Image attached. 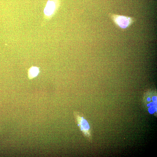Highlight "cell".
I'll return each mask as SVG.
<instances>
[{
    "instance_id": "cell-5",
    "label": "cell",
    "mask_w": 157,
    "mask_h": 157,
    "mask_svg": "<svg viewBox=\"0 0 157 157\" xmlns=\"http://www.w3.org/2000/svg\"><path fill=\"white\" fill-rule=\"evenodd\" d=\"M156 111L155 108L152 106H151L149 108V111L151 114H153Z\"/></svg>"
},
{
    "instance_id": "cell-3",
    "label": "cell",
    "mask_w": 157,
    "mask_h": 157,
    "mask_svg": "<svg viewBox=\"0 0 157 157\" xmlns=\"http://www.w3.org/2000/svg\"><path fill=\"white\" fill-rule=\"evenodd\" d=\"M56 8L55 3L53 1H49L44 9L45 14L47 16H50L54 12Z\"/></svg>"
},
{
    "instance_id": "cell-2",
    "label": "cell",
    "mask_w": 157,
    "mask_h": 157,
    "mask_svg": "<svg viewBox=\"0 0 157 157\" xmlns=\"http://www.w3.org/2000/svg\"><path fill=\"white\" fill-rule=\"evenodd\" d=\"M112 17L116 24L122 28H126L133 22L132 19L129 17L115 15Z\"/></svg>"
},
{
    "instance_id": "cell-8",
    "label": "cell",
    "mask_w": 157,
    "mask_h": 157,
    "mask_svg": "<svg viewBox=\"0 0 157 157\" xmlns=\"http://www.w3.org/2000/svg\"><path fill=\"white\" fill-rule=\"evenodd\" d=\"M150 106V104H148L147 105V106Z\"/></svg>"
},
{
    "instance_id": "cell-7",
    "label": "cell",
    "mask_w": 157,
    "mask_h": 157,
    "mask_svg": "<svg viewBox=\"0 0 157 157\" xmlns=\"http://www.w3.org/2000/svg\"><path fill=\"white\" fill-rule=\"evenodd\" d=\"M151 100V98L149 97H148L147 99V100L148 101H150Z\"/></svg>"
},
{
    "instance_id": "cell-1",
    "label": "cell",
    "mask_w": 157,
    "mask_h": 157,
    "mask_svg": "<svg viewBox=\"0 0 157 157\" xmlns=\"http://www.w3.org/2000/svg\"><path fill=\"white\" fill-rule=\"evenodd\" d=\"M75 121L84 137L91 142L92 135L89 122L83 114L79 111H74L73 113Z\"/></svg>"
},
{
    "instance_id": "cell-6",
    "label": "cell",
    "mask_w": 157,
    "mask_h": 157,
    "mask_svg": "<svg viewBox=\"0 0 157 157\" xmlns=\"http://www.w3.org/2000/svg\"><path fill=\"white\" fill-rule=\"evenodd\" d=\"M156 97H152V99L153 101H154L155 100H156Z\"/></svg>"
},
{
    "instance_id": "cell-4",
    "label": "cell",
    "mask_w": 157,
    "mask_h": 157,
    "mask_svg": "<svg viewBox=\"0 0 157 157\" xmlns=\"http://www.w3.org/2000/svg\"><path fill=\"white\" fill-rule=\"evenodd\" d=\"M39 70L38 68L35 67H33L29 70L28 74L30 78H32L37 75Z\"/></svg>"
}]
</instances>
